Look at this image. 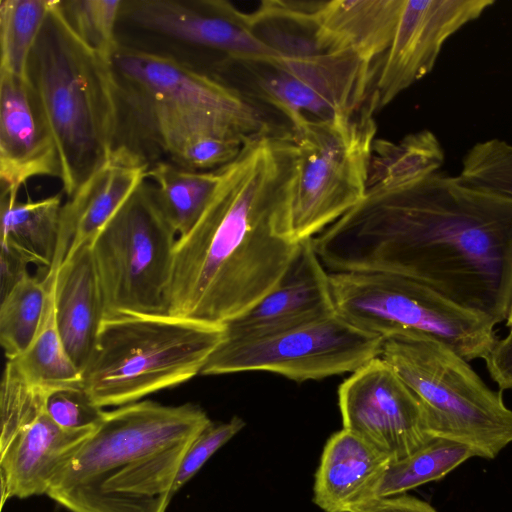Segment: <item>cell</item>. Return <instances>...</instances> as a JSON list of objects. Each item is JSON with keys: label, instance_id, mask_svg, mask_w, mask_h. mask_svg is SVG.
Wrapping results in <instances>:
<instances>
[{"label": "cell", "instance_id": "obj_1", "mask_svg": "<svg viewBox=\"0 0 512 512\" xmlns=\"http://www.w3.org/2000/svg\"><path fill=\"white\" fill-rule=\"evenodd\" d=\"M331 272L413 279L494 325L512 298V200L435 172L399 182L369 172L363 199L313 238Z\"/></svg>", "mask_w": 512, "mask_h": 512}, {"label": "cell", "instance_id": "obj_2", "mask_svg": "<svg viewBox=\"0 0 512 512\" xmlns=\"http://www.w3.org/2000/svg\"><path fill=\"white\" fill-rule=\"evenodd\" d=\"M299 151L291 131L244 143L202 215L176 241L168 314L224 327L283 276L300 242L291 230Z\"/></svg>", "mask_w": 512, "mask_h": 512}, {"label": "cell", "instance_id": "obj_3", "mask_svg": "<svg viewBox=\"0 0 512 512\" xmlns=\"http://www.w3.org/2000/svg\"><path fill=\"white\" fill-rule=\"evenodd\" d=\"M211 422L193 403L105 411L46 495L69 512H166L181 461Z\"/></svg>", "mask_w": 512, "mask_h": 512}, {"label": "cell", "instance_id": "obj_4", "mask_svg": "<svg viewBox=\"0 0 512 512\" xmlns=\"http://www.w3.org/2000/svg\"><path fill=\"white\" fill-rule=\"evenodd\" d=\"M26 80L53 136L69 198L116 146L120 89L112 63L81 40L53 0Z\"/></svg>", "mask_w": 512, "mask_h": 512}, {"label": "cell", "instance_id": "obj_5", "mask_svg": "<svg viewBox=\"0 0 512 512\" xmlns=\"http://www.w3.org/2000/svg\"><path fill=\"white\" fill-rule=\"evenodd\" d=\"M224 327L171 315L103 320L82 387L100 408L123 406L200 374Z\"/></svg>", "mask_w": 512, "mask_h": 512}, {"label": "cell", "instance_id": "obj_6", "mask_svg": "<svg viewBox=\"0 0 512 512\" xmlns=\"http://www.w3.org/2000/svg\"><path fill=\"white\" fill-rule=\"evenodd\" d=\"M251 19L257 34L283 58L276 65H242L259 97L290 122L300 116H349L364 107L371 95V64L352 53L320 50L305 17L290 2L263 1Z\"/></svg>", "mask_w": 512, "mask_h": 512}, {"label": "cell", "instance_id": "obj_7", "mask_svg": "<svg viewBox=\"0 0 512 512\" xmlns=\"http://www.w3.org/2000/svg\"><path fill=\"white\" fill-rule=\"evenodd\" d=\"M380 357L418 397L431 435L494 459L512 443V410L445 344L421 334L384 339Z\"/></svg>", "mask_w": 512, "mask_h": 512}, {"label": "cell", "instance_id": "obj_8", "mask_svg": "<svg viewBox=\"0 0 512 512\" xmlns=\"http://www.w3.org/2000/svg\"><path fill=\"white\" fill-rule=\"evenodd\" d=\"M330 281L337 313L384 339L425 335L467 361L485 360L498 340L487 318L413 279L380 272H330Z\"/></svg>", "mask_w": 512, "mask_h": 512}, {"label": "cell", "instance_id": "obj_9", "mask_svg": "<svg viewBox=\"0 0 512 512\" xmlns=\"http://www.w3.org/2000/svg\"><path fill=\"white\" fill-rule=\"evenodd\" d=\"M367 103L349 116H300L291 124L299 151L291 203L296 241L314 238L363 199L377 125Z\"/></svg>", "mask_w": 512, "mask_h": 512}, {"label": "cell", "instance_id": "obj_10", "mask_svg": "<svg viewBox=\"0 0 512 512\" xmlns=\"http://www.w3.org/2000/svg\"><path fill=\"white\" fill-rule=\"evenodd\" d=\"M177 234L145 180L91 242L104 319L169 315Z\"/></svg>", "mask_w": 512, "mask_h": 512}, {"label": "cell", "instance_id": "obj_11", "mask_svg": "<svg viewBox=\"0 0 512 512\" xmlns=\"http://www.w3.org/2000/svg\"><path fill=\"white\" fill-rule=\"evenodd\" d=\"M384 338L364 331L337 311L289 329L225 339L200 375L267 371L303 382L353 373L381 355Z\"/></svg>", "mask_w": 512, "mask_h": 512}, {"label": "cell", "instance_id": "obj_12", "mask_svg": "<svg viewBox=\"0 0 512 512\" xmlns=\"http://www.w3.org/2000/svg\"><path fill=\"white\" fill-rule=\"evenodd\" d=\"M112 68L118 85L131 88L147 104L175 106L212 117L245 141L276 130L250 97L173 58L119 44Z\"/></svg>", "mask_w": 512, "mask_h": 512}, {"label": "cell", "instance_id": "obj_13", "mask_svg": "<svg viewBox=\"0 0 512 512\" xmlns=\"http://www.w3.org/2000/svg\"><path fill=\"white\" fill-rule=\"evenodd\" d=\"M338 404L343 429L392 462L410 456L434 439L420 400L380 356L341 383Z\"/></svg>", "mask_w": 512, "mask_h": 512}, {"label": "cell", "instance_id": "obj_14", "mask_svg": "<svg viewBox=\"0 0 512 512\" xmlns=\"http://www.w3.org/2000/svg\"><path fill=\"white\" fill-rule=\"evenodd\" d=\"M137 26L224 53L241 64L275 65L283 55L257 34L250 14L225 0H123Z\"/></svg>", "mask_w": 512, "mask_h": 512}, {"label": "cell", "instance_id": "obj_15", "mask_svg": "<svg viewBox=\"0 0 512 512\" xmlns=\"http://www.w3.org/2000/svg\"><path fill=\"white\" fill-rule=\"evenodd\" d=\"M493 4V0H404L368 101L374 111L428 75L444 43Z\"/></svg>", "mask_w": 512, "mask_h": 512}, {"label": "cell", "instance_id": "obj_16", "mask_svg": "<svg viewBox=\"0 0 512 512\" xmlns=\"http://www.w3.org/2000/svg\"><path fill=\"white\" fill-rule=\"evenodd\" d=\"M336 312L330 272L313 238L300 242L277 284L249 310L224 325L225 339H245L289 329Z\"/></svg>", "mask_w": 512, "mask_h": 512}, {"label": "cell", "instance_id": "obj_17", "mask_svg": "<svg viewBox=\"0 0 512 512\" xmlns=\"http://www.w3.org/2000/svg\"><path fill=\"white\" fill-rule=\"evenodd\" d=\"M61 176L59 154L27 83L0 73L1 194H17L29 179Z\"/></svg>", "mask_w": 512, "mask_h": 512}, {"label": "cell", "instance_id": "obj_18", "mask_svg": "<svg viewBox=\"0 0 512 512\" xmlns=\"http://www.w3.org/2000/svg\"><path fill=\"white\" fill-rule=\"evenodd\" d=\"M144 156L116 145L63 204L57 258L90 244L104 225L147 179Z\"/></svg>", "mask_w": 512, "mask_h": 512}, {"label": "cell", "instance_id": "obj_19", "mask_svg": "<svg viewBox=\"0 0 512 512\" xmlns=\"http://www.w3.org/2000/svg\"><path fill=\"white\" fill-rule=\"evenodd\" d=\"M404 0L303 2L316 46L325 52L352 53L369 64L385 54Z\"/></svg>", "mask_w": 512, "mask_h": 512}, {"label": "cell", "instance_id": "obj_20", "mask_svg": "<svg viewBox=\"0 0 512 512\" xmlns=\"http://www.w3.org/2000/svg\"><path fill=\"white\" fill-rule=\"evenodd\" d=\"M94 429L65 430L45 410L19 429L0 448L1 508L13 497L46 495L57 472Z\"/></svg>", "mask_w": 512, "mask_h": 512}, {"label": "cell", "instance_id": "obj_21", "mask_svg": "<svg viewBox=\"0 0 512 512\" xmlns=\"http://www.w3.org/2000/svg\"><path fill=\"white\" fill-rule=\"evenodd\" d=\"M55 315L67 353L83 371L104 320V304L91 243L66 254L55 277Z\"/></svg>", "mask_w": 512, "mask_h": 512}, {"label": "cell", "instance_id": "obj_22", "mask_svg": "<svg viewBox=\"0 0 512 512\" xmlns=\"http://www.w3.org/2000/svg\"><path fill=\"white\" fill-rule=\"evenodd\" d=\"M392 463L391 459L348 430L327 440L313 487V502L325 512H356Z\"/></svg>", "mask_w": 512, "mask_h": 512}, {"label": "cell", "instance_id": "obj_23", "mask_svg": "<svg viewBox=\"0 0 512 512\" xmlns=\"http://www.w3.org/2000/svg\"><path fill=\"white\" fill-rule=\"evenodd\" d=\"M160 146L173 162L195 171H211L232 162L246 142L226 124L194 111L149 104Z\"/></svg>", "mask_w": 512, "mask_h": 512}, {"label": "cell", "instance_id": "obj_24", "mask_svg": "<svg viewBox=\"0 0 512 512\" xmlns=\"http://www.w3.org/2000/svg\"><path fill=\"white\" fill-rule=\"evenodd\" d=\"M62 206V193L25 202L17 194H1V245L49 270L57 256Z\"/></svg>", "mask_w": 512, "mask_h": 512}, {"label": "cell", "instance_id": "obj_25", "mask_svg": "<svg viewBox=\"0 0 512 512\" xmlns=\"http://www.w3.org/2000/svg\"><path fill=\"white\" fill-rule=\"evenodd\" d=\"M57 268L49 269L44 277L47 291L38 331L28 348L11 360L30 385L47 392L82 385L83 380V373L67 353L57 327L54 303Z\"/></svg>", "mask_w": 512, "mask_h": 512}, {"label": "cell", "instance_id": "obj_26", "mask_svg": "<svg viewBox=\"0 0 512 512\" xmlns=\"http://www.w3.org/2000/svg\"><path fill=\"white\" fill-rule=\"evenodd\" d=\"M159 205L179 236L188 233L205 210L219 181V168L195 171L159 161L149 166Z\"/></svg>", "mask_w": 512, "mask_h": 512}, {"label": "cell", "instance_id": "obj_27", "mask_svg": "<svg viewBox=\"0 0 512 512\" xmlns=\"http://www.w3.org/2000/svg\"><path fill=\"white\" fill-rule=\"evenodd\" d=\"M472 457L475 454L468 446L434 438L410 456L392 462L372 489L366 505L440 480Z\"/></svg>", "mask_w": 512, "mask_h": 512}, {"label": "cell", "instance_id": "obj_28", "mask_svg": "<svg viewBox=\"0 0 512 512\" xmlns=\"http://www.w3.org/2000/svg\"><path fill=\"white\" fill-rule=\"evenodd\" d=\"M53 0H1L0 73L26 80L27 65Z\"/></svg>", "mask_w": 512, "mask_h": 512}, {"label": "cell", "instance_id": "obj_29", "mask_svg": "<svg viewBox=\"0 0 512 512\" xmlns=\"http://www.w3.org/2000/svg\"><path fill=\"white\" fill-rule=\"evenodd\" d=\"M44 278L27 274L1 300L0 342L7 360L22 354L40 326L45 300Z\"/></svg>", "mask_w": 512, "mask_h": 512}, {"label": "cell", "instance_id": "obj_30", "mask_svg": "<svg viewBox=\"0 0 512 512\" xmlns=\"http://www.w3.org/2000/svg\"><path fill=\"white\" fill-rule=\"evenodd\" d=\"M123 0L59 1L69 25L81 40L112 63L119 43L115 36L116 22Z\"/></svg>", "mask_w": 512, "mask_h": 512}, {"label": "cell", "instance_id": "obj_31", "mask_svg": "<svg viewBox=\"0 0 512 512\" xmlns=\"http://www.w3.org/2000/svg\"><path fill=\"white\" fill-rule=\"evenodd\" d=\"M458 177L467 185L512 200V144L489 139L464 155Z\"/></svg>", "mask_w": 512, "mask_h": 512}, {"label": "cell", "instance_id": "obj_32", "mask_svg": "<svg viewBox=\"0 0 512 512\" xmlns=\"http://www.w3.org/2000/svg\"><path fill=\"white\" fill-rule=\"evenodd\" d=\"M48 393L30 385L14 363L7 360L0 391V448H3L19 429L45 410Z\"/></svg>", "mask_w": 512, "mask_h": 512}, {"label": "cell", "instance_id": "obj_33", "mask_svg": "<svg viewBox=\"0 0 512 512\" xmlns=\"http://www.w3.org/2000/svg\"><path fill=\"white\" fill-rule=\"evenodd\" d=\"M45 411L58 426L69 431L94 429L105 412L91 400L82 385L49 392Z\"/></svg>", "mask_w": 512, "mask_h": 512}, {"label": "cell", "instance_id": "obj_34", "mask_svg": "<svg viewBox=\"0 0 512 512\" xmlns=\"http://www.w3.org/2000/svg\"><path fill=\"white\" fill-rule=\"evenodd\" d=\"M245 427V421L233 416L227 422H211L187 449L174 485L173 496L190 481L211 458V456Z\"/></svg>", "mask_w": 512, "mask_h": 512}, {"label": "cell", "instance_id": "obj_35", "mask_svg": "<svg viewBox=\"0 0 512 512\" xmlns=\"http://www.w3.org/2000/svg\"><path fill=\"white\" fill-rule=\"evenodd\" d=\"M485 362L490 377L500 390L512 389V331L497 340Z\"/></svg>", "mask_w": 512, "mask_h": 512}, {"label": "cell", "instance_id": "obj_36", "mask_svg": "<svg viewBox=\"0 0 512 512\" xmlns=\"http://www.w3.org/2000/svg\"><path fill=\"white\" fill-rule=\"evenodd\" d=\"M30 262L19 252L7 245H1L0 252V296L1 300L28 273Z\"/></svg>", "mask_w": 512, "mask_h": 512}, {"label": "cell", "instance_id": "obj_37", "mask_svg": "<svg viewBox=\"0 0 512 512\" xmlns=\"http://www.w3.org/2000/svg\"><path fill=\"white\" fill-rule=\"evenodd\" d=\"M356 512H437L428 502L409 495H397L375 500Z\"/></svg>", "mask_w": 512, "mask_h": 512}, {"label": "cell", "instance_id": "obj_38", "mask_svg": "<svg viewBox=\"0 0 512 512\" xmlns=\"http://www.w3.org/2000/svg\"><path fill=\"white\" fill-rule=\"evenodd\" d=\"M505 322H506V326L510 329V331H512V298H511L508 316H507V319Z\"/></svg>", "mask_w": 512, "mask_h": 512}]
</instances>
